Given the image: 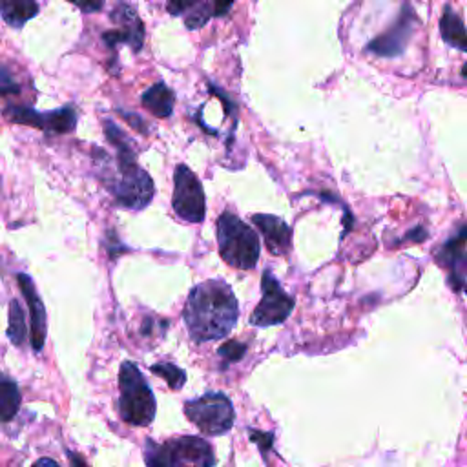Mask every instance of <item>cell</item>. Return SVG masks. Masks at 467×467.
Masks as SVG:
<instances>
[{"label":"cell","mask_w":467,"mask_h":467,"mask_svg":"<svg viewBox=\"0 0 467 467\" xmlns=\"http://www.w3.org/2000/svg\"><path fill=\"white\" fill-rule=\"evenodd\" d=\"M104 130L108 140L117 148V159L111 162V157L104 150H95V161L100 164V181L111 193L115 204L140 210L150 204L153 197V181L148 171L139 166L131 148L133 142H130L122 130L108 119L104 120Z\"/></svg>","instance_id":"cell-1"},{"label":"cell","mask_w":467,"mask_h":467,"mask_svg":"<svg viewBox=\"0 0 467 467\" xmlns=\"http://www.w3.org/2000/svg\"><path fill=\"white\" fill-rule=\"evenodd\" d=\"M237 317V299L230 285L223 279H208L195 285L190 290L182 310L186 330L195 343L228 336L235 327Z\"/></svg>","instance_id":"cell-2"},{"label":"cell","mask_w":467,"mask_h":467,"mask_svg":"<svg viewBox=\"0 0 467 467\" xmlns=\"http://www.w3.org/2000/svg\"><path fill=\"white\" fill-rule=\"evenodd\" d=\"M215 228L221 257L234 268H254L261 254L259 235L232 212H223L215 221Z\"/></svg>","instance_id":"cell-3"},{"label":"cell","mask_w":467,"mask_h":467,"mask_svg":"<svg viewBox=\"0 0 467 467\" xmlns=\"http://www.w3.org/2000/svg\"><path fill=\"white\" fill-rule=\"evenodd\" d=\"M119 412L126 423L150 425L155 418V398L142 372L133 361H124L119 372Z\"/></svg>","instance_id":"cell-4"},{"label":"cell","mask_w":467,"mask_h":467,"mask_svg":"<svg viewBox=\"0 0 467 467\" xmlns=\"http://www.w3.org/2000/svg\"><path fill=\"white\" fill-rule=\"evenodd\" d=\"M184 414L204 434L219 436L232 429L235 410L223 392H206L197 400L184 403Z\"/></svg>","instance_id":"cell-5"},{"label":"cell","mask_w":467,"mask_h":467,"mask_svg":"<svg viewBox=\"0 0 467 467\" xmlns=\"http://www.w3.org/2000/svg\"><path fill=\"white\" fill-rule=\"evenodd\" d=\"M171 208L181 219L190 223H201L206 215L202 184L186 164H179L173 171Z\"/></svg>","instance_id":"cell-6"},{"label":"cell","mask_w":467,"mask_h":467,"mask_svg":"<svg viewBox=\"0 0 467 467\" xmlns=\"http://www.w3.org/2000/svg\"><path fill=\"white\" fill-rule=\"evenodd\" d=\"M261 292H263L261 301L254 308L250 316V323L254 327L281 325L292 314L294 297L283 290V286L275 281L270 270L263 272Z\"/></svg>","instance_id":"cell-7"},{"label":"cell","mask_w":467,"mask_h":467,"mask_svg":"<svg viewBox=\"0 0 467 467\" xmlns=\"http://www.w3.org/2000/svg\"><path fill=\"white\" fill-rule=\"evenodd\" d=\"M4 115L11 122L33 126L49 135L69 133L77 126V111L73 106H64L53 111H36L27 106H7L4 109Z\"/></svg>","instance_id":"cell-8"},{"label":"cell","mask_w":467,"mask_h":467,"mask_svg":"<svg viewBox=\"0 0 467 467\" xmlns=\"http://www.w3.org/2000/svg\"><path fill=\"white\" fill-rule=\"evenodd\" d=\"M418 18L410 4H403L400 16L396 22L381 35H378L374 40L367 44V51L379 55V57H398L405 51L410 35L414 33Z\"/></svg>","instance_id":"cell-9"},{"label":"cell","mask_w":467,"mask_h":467,"mask_svg":"<svg viewBox=\"0 0 467 467\" xmlns=\"http://www.w3.org/2000/svg\"><path fill=\"white\" fill-rule=\"evenodd\" d=\"M170 467H215L208 441L197 436H181L162 443Z\"/></svg>","instance_id":"cell-10"},{"label":"cell","mask_w":467,"mask_h":467,"mask_svg":"<svg viewBox=\"0 0 467 467\" xmlns=\"http://www.w3.org/2000/svg\"><path fill=\"white\" fill-rule=\"evenodd\" d=\"M111 20L117 22L119 29L108 31L102 35V40L108 47H117L119 44H128L133 51H140L144 42V26L137 16L135 9L128 4H119L111 11Z\"/></svg>","instance_id":"cell-11"},{"label":"cell","mask_w":467,"mask_h":467,"mask_svg":"<svg viewBox=\"0 0 467 467\" xmlns=\"http://www.w3.org/2000/svg\"><path fill=\"white\" fill-rule=\"evenodd\" d=\"M465 224H460L456 235H452L436 254V261L449 270V285L454 292H462L465 285Z\"/></svg>","instance_id":"cell-12"},{"label":"cell","mask_w":467,"mask_h":467,"mask_svg":"<svg viewBox=\"0 0 467 467\" xmlns=\"http://www.w3.org/2000/svg\"><path fill=\"white\" fill-rule=\"evenodd\" d=\"M18 286L22 290V296L26 297V303L29 306V316H31V347L35 352H40L46 341L47 334V325H46V308L44 303L35 288L33 279L27 274H16Z\"/></svg>","instance_id":"cell-13"},{"label":"cell","mask_w":467,"mask_h":467,"mask_svg":"<svg viewBox=\"0 0 467 467\" xmlns=\"http://www.w3.org/2000/svg\"><path fill=\"white\" fill-rule=\"evenodd\" d=\"M252 223L263 234L265 244L270 254L285 255L290 250L292 230L281 217L268 215V213H255L252 215Z\"/></svg>","instance_id":"cell-14"},{"label":"cell","mask_w":467,"mask_h":467,"mask_svg":"<svg viewBox=\"0 0 467 467\" xmlns=\"http://www.w3.org/2000/svg\"><path fill=\"white\" fill-rule=\"evenodd\" d=\"M166 9L175 16H184V24L188 29H199L210 20V16H215V2H168Z\"/></svg>","instance_id":"cell-15"},{"label":"cell","mask_w":467,"mask_h":467,"mask_svg":"<svg viewBox=\"0 0 467 467\" xmlns=\"http://www.w3.org/2000/svg\"><path fill=\"white\" fill-rule=\"evenodd\" d=\"M440 33H441V38L451 47H456L462 53L467 51V36H465L463 20L451 5H445V9H443V15L440 18Z\"/></svg>","instance_id":"cell-16"},{"label":"cell","mask_w":467,"mask_h":467,"mask_svg":"<svg viewBox=\"0 0 467 467\" xmlns=\"http://www.w3.org/2000/svg\"><path fill=\"white\" fill-rule=\"evenodd\" d=\"M173 99H175L173 91L162 80L153 84L151 88H148L142 93V97H140L142 106L146 109H150L155 117H162V119L171 115V111H173Z\"/></svg>","instance_id":"cell-17"},{"label":"cell","mask_w":467,"mask_h":467,"mask_svg":"<svg viewBox=\"0 0 467 467\" xmlns=\"http://www.w3.org/2000/svg\"><path fill=\"white\" fill-rule=\"evenodd\" d=\"M36 13H38V5L31 0L0 2V15L11 27H22Z\"/></svg>","instance_id":"cell-18"},{"label":"cell","mask_w":467,"mask_h":467,"mask_svg":"<svg viewBox=\"0 0 467 467\" xmlns=\"http://www.w3.org/2000/svg\"><path fill=\"white\" fill-rule=\"evenodd\" d=\"M20 390L16 383L0 372V420L9 421L18 412Z\"/></svg>","instance_id":"cell-19"},{"label":"cell","mask_w":467,"mask_h":467,"mask_svg":"<svg viewBox=\"0 0 467 467\" xmlns=\"http://www.w3.org/2000/svg\"><path fill=\"white\" fill-rule=\"evenodd\" d=\"M7 337L16 347L24 345V341H26V317H24V310L16 299H11V303H9Z\"/></svg>","instance_id":"cell-20"},{"label":"cell","mask_w":467,"mask_h":467,"mask_svg":"<svg viewBox=\"0 0 467 467\" xmlns=\"http://www.w3.org/2000/svg\"><path fill=\"white\" fill-rule=\"evenodd\" d=\"M150 370H151L153 374L164 378L166 383H168V387L173 389V390H179V389L184 385V381H186L184 370L179 368L175 363H166V361L155 363V365L150 367Z\"/></svg>","instance_id":"cell-21"},{"label":"cell","mask_w":467,"mask_h":467,"mask_svg":"<svg viewBox=\"0 0 467 467\" xmlns=\"http://www.w3.org/2000/svg\"><path fill=\"white\" fill-rule=\"evenodd\" d=\"M219 356L224 359V367L228 365V363H234V361H239L243 356H244V352H246V345L244 343H241V341H235V339H230V341H226L224 345H221L219 347Z\"/></svg>","instance_id":"cell-22"},{"label":"cell","mask_w":467,"mask_h":467,"mask_svg":"<svg viewBox=\"0 0 467 467\" xmlns=\"http://www.w3.org/2000/svg\"><path fill=\"white\" fill-rule=\"evenodd\" d=\"M144 454H146V465L148 467H170L162 445H157L155 441L148 440Z\"/></svg>","instance_id":"cell-23"},{"label":"cell","mask_w":467,"mask_h":467,"mask_svg":"<svg viewBox=\"0 0 467 467\" xmlns=\"http://www.w3.org/2000/svg\"><path fill=\"white\" fill-rule=\"evenodd\" d=\"M20 86L16 84V80L11 77V73L7 71V67H4L0 64V97L9 95V93H18Z\"/></svg>","instance_id":"cell-24"},{"label":"cell","mask_w":467,"mask_h":467,"mask_svg":"<svg viewBox=\"0 0 467 467\" xmlns=\"http://www.w3.org/2000/svg\"><path fill=\"white\" fill-rule=\"evenodd\" d=\"M252 438L255 441H259V449L266 451L270 447V440H272V434H265V432H254L252 431Z\"/></svg>","instance_id":"cell-25"},{"label":"cell","mask_w":467,"mask_h":467,"mask_svg":"<svg viewBox=\"0 0 467 467\" xmlns=\"http://www.w3.org/2000/svg\"><path fill=\"white\" fill-rule=\"evenodd\" d=\"M67 456H69V462H71V467H88V463L84 462V458L77 452H71L67 451Z\"/></svg>","instance_id":"cell-26"},{"label":"cell","mask_w":467,"mask_h":467,"mask_svg":"<svg viewBox=\"0 0 467 467\" xmlns=\"http://www.w3.org/2000/svg\"><path fill=\"white\" fill-rule=\"evenodd\" d=\"M232 9V4L226 2V4H221V2H215V16H224L228 11Z\"/></svg>","instance_id":"cell-27"},{"label":"cell","mask_w":467,"mask_h":467,"mask_svg":"<svg viewBox=\"0 0 467 467\" xmlns=\"http://www.w3.org/2000/svg\"><path fill=\"white\" fill-rule=\"evenodd\" d=\"M33 467H60V465L51 458H40L38 462L33 463Z\"/></svg>","instance_id":"cell-28"},{"label":"cell","mask_w":467,"mask_h":467,"mask_svg":"<svg viewBox=\"0 0 467 467\" xmlns=\"http://www.w3.org/2000/svg\"><path fill=\"white\" fill-rule=\"evenodd\" d=\"M77 7H80L82 11H97V9H100L102 7V4L100 2H95V4H75Z\"/></svg>","instance_id":"cell-29"}]
</instances>
